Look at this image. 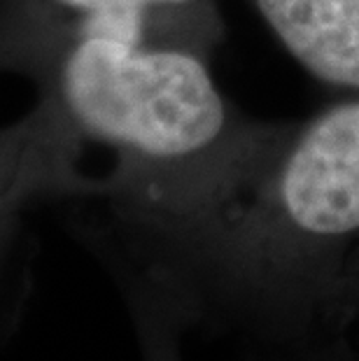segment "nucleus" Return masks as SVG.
Returning <instances> with one entry per match:
<instances>
[{
  "label": "nucleus",
  "mask_w": 359,
  "mask_h": 361,
  "mask_svg": "<svg viewBox=\"0 0 359 361\" xmlns=\"http://www.w3.org/2000/svg\"><path fill=\"white\" fill-rule=\"evenodd\" d=\"M355 322L359 324V247L350 257L346 273V289H343V326Z\"/></svg>",
  "instance_id": "6"
},
{
  "label": "nucleus",
  "mask_w": 359,
  "mask_h": 361,
  "mask_svg": "<svg viewBox=\"0 0 359 361\" xmlns=\"http://www.w3.org/2000/svg\"><path fill=\"white\" fill-rule=\"evenodd\" d=\"M359 247V94L294 121L278 152L208 226L133 280L189 324L221 319L266 341L343 329Z\"/></svg>",
  "instance_id": "2"
},
{
  "label": "nucleus",
  "mask_w": 359,
  "mask_h": 361,
  "mask_svg": "<svg viewBox=\"0 0 359 361\" xmlns=\"http://www.w3.org/2000/svg\"><path fill=\"white\" fill-rule=\"evenodd\" d=\"M84 140L54 103L40 96L26 117L0 128V240L21 212L44 198H96L98 178L82 171Z\"/></svg>",
  "instance_id": "3"
},
{
  "label": "nucleus",
  "mask_w": 359,
  "mask_h": 361,
  "mask_svg": "<svg viewBox=\"0 0 359 361\" xmlns=\"http://www.w3.org/2000/svg\"><path fill=\"white\" fill-rule=\"evenodd\" d=\"M128 298L142 361H182V334L189 319L162 294L142 284H128Z\"/></svg>",
  "instance_id": "5"
},
{
  "label": "nucleus",
  "mask_w": 359,
  "mask_h": 361,
  "mask_svg": "<svg viewBox=\"0 0 359 361\" xmlns=\"http://www.w3.org/2000/svg\"><path fill=\"white\" fill-rule=\"evenodd\" d=\"M312 78L359 94V0H245Z\"/></svg>",
  "instance_id": "4"
},
{
  "label": "nucleus",
  "mask_w": 359,
  "mask_h": 361,
  "mask_svg": "<svg viewBox=\"0 0 359 361\" xmlns=\"http://www.w3.org/2000/svg\"><path fill=\"white\" fill-rule=\"evenodd\" d=\"M7 243H10V240H5V243H0V259H3V255H5V247H7Z\"/></svg>",
  "instance_id": "9"
},
{
  "label": "nucleus",
  "mask_w": 359,
  "mask_h": 361,
  "mask_svg": "<svg viewBox=\"0 0 359 361\" xmlns=\"http://www.w3.org/2000/svg\"><path fill=\"white\" fill-rule=\"evenodd\" d=\"M5 73L30 78L84 145L112 152L96 198L131 238L140 268L192 243L294 126L248 117L192 49L78 37L19 54Z\"/></svg>",
  "instance_id": "1"
},
{
  "label": "nucleus",
  "mask_w": 359,
  "mask_h": 361,
  "mask_svg": "<svg viewBox=\"0 0 359 361\" xmlns=\"http://www.w3.org/2000/svg\"><path fill=\"white\" fill-rule=\"evenodd\" d=\"M339 352H341V361H357L353 352H348L346 348H341V341H339Z\"/></svg>",
  "instance_id": "8"
},
{
  "label": "nucleus",
  "mask_w": 359,
  "mask_h": 361,
  "mask_svg": "<svg viewBox=\"0 0 359 361\" xmlns=\"http://www.w3.org/2000/svg\"><path fill=\"white\" fill-rule=\"evenodd\" d=\"M310 361H341V352H339V341L331 343L329 348H317L310 352Z\"/></svg>",
  "instance_id": "7"
}]
</instances>
